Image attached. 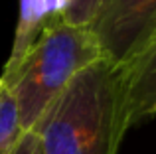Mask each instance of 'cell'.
<instances>
[{"label":"cell","instance_id":"obj_6","mask_svg":"<svg viewBox=\"0 0 156 154\" xmlns=\"http://www.w3.org/2000/svg\"><path fill=\"white\" fill-rule=\"evenodd\" d=\"M22 136L24 131L20 124L16 101L8 87L0 81V154H12Z\"/></svg>","mask_w":156,"mask_h":154},{"label":"cell","instance_id":"obj_5","mask_svg":"<svg viewBox=\"0 0 156 154\" xmlns=\"http://www.w3.org/2000/svg\"><path fill=\"white\" fill-rule=\"evenodd\" d=\"M48 20H50V8H48V0H20V12H18V24H16L14 32V42H12V50L8 55L4 69L0 77L10 75L24 55L28 54L42 30L46 28Z\"/></svg>","mask_w":156,"mask_h":154},{"label":"cell","instance_id":"obj_1","mask_svg":"<svg viewBox=\"0 0 156 154\" xmlns=\"http://www.w3.org/2000/svg\"><path fill=\"white\" fill-rule=\"evenodd\" d=\"M30 132L42 154H117L129 132L122 67L107 58L87 65Z\"/></svg>","mask_w":156,"mask_h":154},{"label":"cell","instance_id":"obj_3","mask_svg":"<svg viewBox=\"0 0 156 154\" xmlns=\"http://www.w3.org/2000/svg\"><path fill=\"white\" fill-rule=\"evenodd\" d=\"M89 28L103 58L125 67L156 40V0H101Z\"/></svg>","mask_w":156,"mask_h":154},{"label":"cell","instance_id":"obj_8","mask_svg":"<svg viewBox=\"0 0 156 154\" xmlns=\"http://www.w3.org/2000/svg\"><path fill=\"white\" fill-rule=\"evenodd\" d=\"M12 154H42L40 152V146H38V140L32 132H24V136L20 138L18 146Z\"/></svg>","mask_w":156,"mask_h":154},{"label":"cell","instance_id":"obj_7","mask_svg":"<svg viewBox=\"0 0 156 154\" xmlns=\"http://www.w3.org/2000/svg\"><path fill=\"white\" fill-rule=\"evenodd\" d=\"M101 0H67L63 14V22L73 24V26H85L89 28L99 12Z\"/></svg>","mask_w":156,"mask_h":154},{"label":"cell","instance_id":"obj_2","mask_svg":"<svg viewBox=\"0 0 156 154\" xmlns=\"http://www.w3.org/2000/svg\"><path fill=\"white\" fill-rule=\"evenodd\" d=\"M101 58L91 28L67 24L61 16L48 20L20 65L0 77L16 101L22 131L30 132L69 81Z\"/></svg>","mask_w":156,"mask_h":154},{"label":"cell","instance_id":"obj_4","mask_svg":"<svg viewBox=\"0 0 156 154\" xmlns=\"http://www.w3.org/2000/svg\"><path fill=\"white\" fill-rule=\"evenodd\" d=\"M125 117L129 131L156 115V40L122 67Z\"/></svg>","mask_w":156,"mask_h":154},{"label":"cell","instance_id":"obj_9","mask_svg":"<svg viewBox=\"0 0 156 154\" xmlns=\"http://www.w3.org/2000/svg\"><path fill=\"white\" fill-rule=\"evenodd\" d=\"M67 0H48V8H50V20L51 18H59L63 14Z\"/></svg>","mask_w":156,"mask_h":154}]
</instances>
